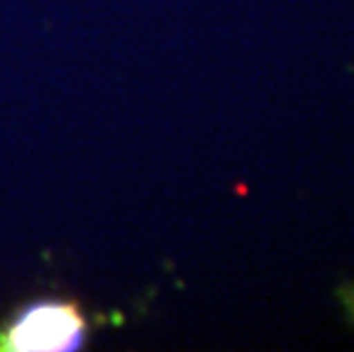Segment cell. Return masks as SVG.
Masks as SVG:
<instances>
[{
	"label": "cell",
	"mask_w": 354,
	"mask_h": 352,
	"mask_svg": "<svg viewBox=\"0 0 354 352\" xmlns=\"http://www.w3.org/2000/svg\"><path fill=\"white\" fill-rule=\"evenodd\" d=\"M85 318L71 302L44 299L17 313L0 334V350L10 352H69L85 341Z\"/></svg>",
	"instance_id": "cell-1"
}]
</instances>
